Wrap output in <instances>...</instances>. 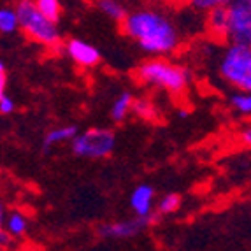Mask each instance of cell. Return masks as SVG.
Instances as JSON below:
<instances>
[{
  "label": "cell",
  "instance_id": "cell-19",
  "mask_svg": "<svg viewBox=\"0 0 251 251\" xmlns=\"http://www.w3.org/2000/svg\"><path fill=\"white\" fill-rule=\"evenodd\" d=\"M181 205V197L177 193H167V195H163L158 202V211L160 214H171V213H176L179 209Z\"/></svg>",
  "mask_w": 251,
  "mask_h": 251
},
{
  "label": "cell",
  "instance_id": "cell-23",
  "mask_svg": "<svg viewBox=\"0 0 251 251\" xmlns=\"http://www.w3.org/2000/svg\"><path fill=\"white\" fill-rule=\"evenodd\" d=\"M243 143H244V146H250L251 144V128L250 126H246L243 132Z\"/></svg>",
  "mask_w": 251,
  "mask_h": 251
},
{
  "label": "cell",
  "instance_id": "cell-8",
  "mask_svg": "<svg viewBox=\"0 0 251 251\" xmlns=\"http://www.w3.org/2000/svg\"><path fill=\"white\" fill-rule=\"evenodd\" d=\"M65 53L74 63H77L83 69H92L100 62V53L90 42L81 39H69L65 42Z\"/></svg>",
  "mask_w": 251,
  "mask_h": 251
},
{
  "label": "cell",
  "instance_id": "cell-10",
  "mask_svg": "<svg viewBox=\"0 0 251 251\" xmlns=\"http://www.w3.org/2000/svg\"><path fill=\"white\" fill-rule=\"evenodd\" d=\"M153 201H155V188L150 184H139L130 195V207L135 216H148L153 213Z\"/></svg>",
  "mask_w": 251,
  "mask_h": 251
},
{
  "label": "cell",
  "instance_id": "cell-15",
  "mask_svg": "<svg viewBox=\"0 0 251 251\" xmlns=\"http://www.w3.org/2000/svg\"><path fill=\"white\" fill-rule=\"evenodd\" d=\"M95 4H97V7L100 9L102 13L109 18V20L118 21V23H120L126 14L125 7H123L118 0H97Z\"/></svg>",
  "mask_w": 251,
  "mask_h": 251
},
{
  "label": "cell",
  "instance_id": "cell-12",
  "mask_svg": "<svg viewBox=\"0 0 251 251\" xmlns=\"http://www.w3.org/2000/svg\"><path fill=\"white\" fill-rule=\"evenodd\" d=\"M79 130L75 125H65V126H58V128L50 130L46 135H44V150L50 151L53 146L62 143H69L74 139V135L77 134Z\"/></svg>",
  "mask_w": 251,
  "mask_h": 251
},
{
  "label": "cell",
  "instance_id": "cell-17",
  "mask_svg": "<svg viewBox=\"0 0 251 251\" xmlns=\"http://www.w3.org/2000/svg\"><path fill=\"white\" fill-rule=\"evenodd\" d=\"M132 111H134L135 116L143 118V120H156L158 118V113H156L155 105L151 104L146 99H134L132 102Z\"/></svg>",
  "mask_w": 251,
  "mask_h": 251
},
{
  "label": "cell",
  "instance_id": "cell-1",
  "mask_svg": "<svg viewBox=\"0 0 251 251\" xmlns=\"http://www.w3.org/2000/svg\"><path fill=\"white\" fill-rule=\"evenodd\" d=\"M122 32L135 41L141 50L153 56H165L177 51L181 44L174 21L158 9L143 7L126 13L120 21Z\"/></svg>",
  "mask_w": 251,
  "mask_h": 251
},
{
  "label": "cell",
  "instance_id": "cell-11",
  "mask_svg": "<svg viewBox=\"0 0 251 251\" xmlns=\"http://www.w3.org/2000/svg\"><path fill=\"white\" fill-rule=\"evenodd\" d=\"M2 228L7 232L11 237H23L28 230V218L21 211L14 209L4 216V223H2Z\"/></svg>",
  "mask_w": 251,
  "mask_h": 251
},
{
  "label": "cell",
  "instance_id": "cell-3",
  "mask_svg": "<svg viewBox=\"0 0 251 251\" xmlns=\"http://www.w3.org/2000/svg\"><path fill=\"white\" fill-rule=\"evenodd\" d=\"M18 16V28L30 39L41 46L50 50H58L62 46V35L51 20L42 16L35 7L34 0H20L14 7Z\"/></svg>",
  "mask_w": 251,
  "mask_h": 251
},
{
  "label": "cell",
  "instance_id": "cell-26",
  "mask_svg": "<svg viewBox=\"0 0 251 251\" xmlns=\"http://www.w3.org/2000/svg\"><path fill=\"white\" fill-rule=\"evenodd\" d=\"M0 72H5V63L0 60Z\"/></svg>",
  "mask_w": 251,
  "mask_h": 251
},
{
  "label": "cell",
  "instance_id": "cell-13",
  "mask_svg": "<svg viewBox=\"0 0 251 251\" xmlns=\"http://www.w3.org/2000/svg\"><path fill=\"white\" fill-rule=\"evenodd\" d=\"M132 102H134V95L130 92H123L116 97V100L113 102V107H111L113 122L120 123L128 116L130 111H132Z\"/></svg>",
  "mask_w": 251,
  "mask_h": 251
},
{
  "label": "cell",
  "instance_id": "cell-25",
  "mask_svg": "<svg viewBox=\"0 0 251 251\" xmlns=\"http://www.w3.org/2000/svg\"><path fill=\"white\" fill-rule=\"evenodd\" d=\"M218 2H220V5H228L232 0H218Z\"/></svg>",
  "mask_w": 251,
  "mask_h": 251
},
{
  "label": "cell",
  "instance_id": "cell-14",
  "mask_svg": "<svg viewBox=\"0 0 251 251\" xmlns=\"http://www.w3.org/2000/svg\"><path fill=\"white\" fill-rule=\"evenodd\" d=\"M34 4L42 16H46L53 23H58L60 21V18H62V4H60V0H34Z\"/></svg>",
  "mask_w": 251,
  "mask_h": 251
},
{
  "label": "cell",
  "instance_id": "cell-21",
  "mask_svg": "<svg viewBox=\"0 0 251 251\" xmlns=\"http://www.w3.org/2000/svg\"><path fill=\"white\" fill-rule=\"evenodd\" d=\"M11 241H13V237L7 234V232L2 228L0 230V250H4V248H7L9 244H11Z\"/></svg>",
  "mask_w": 251,
  "mask_h": 251
},
{
  "label": "cell",
  "instance_id": "cell-20",
  "mask_svg": "<svg viewBox=\"0 0 251 251\" xmlns=\"http://www.w3.org/2000/svg\"><path fill=\"white\" fill-rule=\"evenodd\" d=\"M14 109H16V104L7 93L0 95V114H11Z\"/></svg>",
  "mask_w": 251,
  "mask_h": 251
},
{
  "label": "cell",
  "instance_id": "cell-24",
  "mask_svg": "<svg viewBox=\"0 0 251 251\" xmlns=\"http://www.w3.org/2000/svg\"><path fill=\"white\" fill-rule=\"evenodd\" d=\"M4 216H5V207H4V204L0 202V230H2V223H4Z\"/></svg>",
  "mask_w": 251,
  "mask_h": 251
},
{
  "label": "cell",
  "instance_id": "cell-16",
  "mask_svg": "<svg viewBox=\"0 0 251 251\" xmlns=\"http://www.w3.org/2000/svg\"><path fill=\"white\" fill-rule=\"evenodd\" d=\"M18 16L13 7L0 9V32L2 34H14L18 32Z\"/></svg>",
  "mask_w": 251,
  "mask_h": 251
},
{
  "label": "cell",
  "instance_id": "cell-6",
  "mask_svg": "<svg viewBox=\"0 0 251 251\" xmlns=\"http://www.w3.org/2000/svg\"><path fill=\"white\" fill-rule=\"evenodd\" d=\"M228 13V41L251 46V0H232Z\"/></svg>",
  "mask_w": 251,
  "mask_h": 251
},
{
  "label": "cell",
  "instance_id": "cell-2",
  "mask_svg": "<svg viewBox=\"0 0 251 251\" xmlns=\"http://www.w3.org/2000/svg\"><path fill=\"white\" fill-rule=\"evenodd\" d=\"M134 74L139 83L155 86L172 97L184 95L190 84V72L186 69L163 58L146 60L135 69Z\"/></svg>",
  "mask_w": 251,
  "mask_h": 251
},
{
  "label": "cell",
  "instance_id": "cell-22",
  "mask_svg": "<svg viewBox=\"0 0 251 251\" xmlns=\"http://www.w3.org/2000/svg\"><path fill=\"white\" fill-rule=\"evenodd\" d=\"M5 86H7V75L5 72H0V95L5 93Z\"/></svg>",
  "mask_w": 251,
  "mask_h": 251
},
{
  "label": "cell",
  "instance_id": "cell-7",
  "mask_svg": "<svg viewBox=\"0 0 251 251\" xmlns=\"http://www.w3.org/2000/svg\"><path fill=\"white\" fill-rule=\"evenodd\" d=\"M158 220V214L150 213L148 216H135L132 220H120V222H109L99 225V234L105 239H126L134 237L141 230H144L148 225Z\"/></svg>",
  "mask_w": 251,
  "mask_h": 251
},
{
  "label": "cell",
  "instance_id": "cell-4",
  "mask_svg": "<svg viewBox=\"0 0 251 251\" xmlns=\"http://www.w3.org/2000/svg\"><path fill=\"white\" fill-rule=\"evenodd\" d=\"M220 75L239 92L251 90V46L232 44L220 60Z\"/></svg>",
  "mask_w": 251,
  "mask_h": 251
},
{
  "label": "cell",
  "instance_id": "cell-9",
  "mask_svg": "<svg viewBox=\"0 0 251 251\" xmlns=\"http://www.w3.org/2000/svg\"><path fill=\"white\" fill-rule=\"evenodd\" d=\"M205 16V28L207 34L218 42L228 41V13L226 5H216L209 9Z\"/></svg>",
  "mask_w": 251,
  "mask_h": 251
},
{
  "label": "cell",
  "instance_id": "cell-18",
  "mask_svg": "<svg viewBox=\"0 0 251 251\" xmlns=\"http://www.w3.org/2000/svg\"><path fill=\"white\" fill-rule=\"evenodd\" d=\"M230 105L235 113L243 114V116H250L251 113V95L250 92H237L230 95Z\"/></svg>",
  "mask_w": 251,
  "mask_h": 251
},
{
  "label": "cell",
  "instance_id": "cell-5",
  "mask_svg": "<svg viewBox=\"0 0 251 251\" xmlns=\"http://www.w3.org/2000/svg\"><path fill=\"white\" fill-rule=\"evenodd\" d=\"M116 146V135L107 128H88L86 132H77L72 139V153L83 158L100 160L113 155Z\"/></svg>",
  "mask_w": 251,
  "mask_h": 251
},
{
  "label": "cell",
  "instance_id": "cell-27",
  "mask_svg": "<svg viewBox=\"0 0 251 251\" xmlns=\"http://www.w3.org/2000/svg\"><path fill=\"white\" fill-rule=\"evenodd\" d=\"M179 116H181V118H184V116H188V113H186V111H181V113H179Z\"/></svg>",
  "mask_w": 251,
  "mask_h": 251
}]
</instances>
